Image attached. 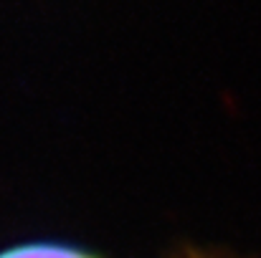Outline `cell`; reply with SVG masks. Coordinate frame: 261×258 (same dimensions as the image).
I'll return each instance as SVG.
<instances>
[{"mask_svg": "<svg viewBox=\"0 0 261 258\" xmlns=\"http://www.w3.org/2000/svg\"><path fill=\"white\" fill-rule=\"evenodd\" d=\"M185 258H216V256H200V253H190V256H185Z\"/></svg>", "mask_w": 261, "mask_h": 258, "instance_id": "2", "label": "cell"}, {"mask_svg": "<svg viewBox=\"0 0 261 258\" xmlns=\"http://www.w3.org/2000/svg\"><path fill=\"white\" fill-rule=\"evenodd\" d=\"M0 258H96L89 251L66 243H23L8 251H0Z\"/></svg>", "mask_w": 261, "mask_h": 258, "instance_id": "1", "label": "cell"}]
</instances>
